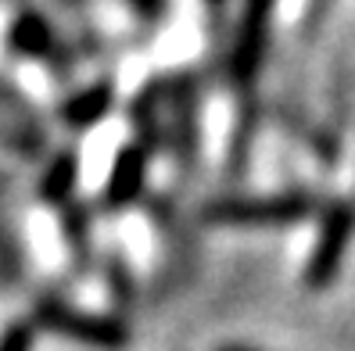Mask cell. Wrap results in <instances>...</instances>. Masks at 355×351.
<instances>
[{
	"mask_svg": "<svg viewBox=\"0 0 355 351\" xmlns=\"http://www.w3.org/2000/svg\"><path fill=\"white\" fill-rule=\"evenodd\" d=\"M320 208V201L312 194H269V197H226L216 201L205 208L208 222H219V226H291V222H302L312 212Z\"/></svg>",
	"mask_w": 355,
	"mask_h": 351,
	"instance_id": "cell-1",
	"label": "cell"
},
{
	"mask_svg": "<svg viewBox=\"0 0 355 351\" xmlns=\"http://www.w3.org/2000/svg\"><path fill=\"white\" fill-rule=\"evenodd\" d=\"M355 237V208L348 201H334L323 226H320V240L312 247V258L305 265V287L309 291H323V287L334 283V276L341 273L345 265V251Z\"/></svg>",
	"mask_w": 355,
	"mask_h": 351,
	"instance_id": "cell-2",
	"label": "cell"
},
{
	"mask_svg": "<svg viewBox=\"0 0 355 351\" xmlns=\"http://www.w3.org/2000/svg\"><path fill=\"white\" fill-rule=\"evenodd\" d=\"M36 316L44 326L58 330V334H65L79 344H90V348H101V351H126L130 348V330L119 319L76 312V308L61 305V301H44Z\"/></svg>",
	"mask_w": 355,
	"mask_h": 351,
	"instance_id": "cell-3",
	"label": "cell"
},
{
	"mask_svg": "<svg viewBox=\"0 0 355 351\" xmlns=\"http://www.w3.org/2000/svg\"><path fill=\"white\" fill-rule=\"evenodd\" d=\"M269 18H273V0H248L241 26L234 36V47H230V79L237 87H248L266 57V44H269Z\"/></svg>",
	"mask_w": 355,
	"mask_h": 351,
	"instance_id": "cell-4",
	"label": "cell"
},
{
	"mask_svg": "<svg viewBox=\"0 0 355 351\" xmlns=\"http://www.w3.org/2000/svg\"><path fill=\"white\" fill-rule=\"evenodd\" d=\"M148 143H130L119 151L112 176L104 183V208H126L130 201L140 197L144 179H148Z\"/></svg>",
	"mask_w": 355,
	"mask_h": 351,
	"instance_id": "cell-5",
	"label": "cell"
},
{
	"mask_svg": "<svg viewBox=\"0 0 355 351\" xmlns=\"http://www.w3.org/2000/svg\"><path fill=\"white\" fill-rule=\"evenodd\" d=\"M8 47L15 54H22V57H51L58 51V39H54V33L47 26V18L26 11V15H18L15 22H11Z\"/></svg>",
	"mask_w": 355,
	"mask_h": 351,
	"instance_id": "cell-6",
	"label": "cell"
},
{
	"mask_svg": "<svg viewBox=\"0 0 355 351\" xmlns=\"http://www.w3.org/2000/svg\"><path fill=\"white\" fill-rule=\"evenodd\" d=\"M112 105H115V90L108 87V82H97V87L76 93L69 105L61 108V118H65L72 129H90L112 111Z\"/></svg>",
	"mask_w": 355,
	"mask_h": 351,
	"instance_id": "cell-7",
	"label": "cell"
},
{
	"mask_svg": "<svg viewBox=\"0 0 355 351\" xmlns=\"http://www.w3.org/2000/svg\"><path fill=\"white\" fill-rule=\"evenodd\" d=\"M76 187V154H58L51 172L44 176V201L47 204H61Z\"/></svg>",
	"mask_w": 355,
	"mask_h": 351,
	"instance_id": "cell-8",
	"label": "cell"
},
{
	"mask_svg": "<svg viewBox=\"0 0 355 351\" xmlns=\"http://www.w3.org/2000/svg\"><path fill=\"white\" fill-rule=\"evenodd\" d=\"M33 337L36 330L29 323H15L0 334V351H33Z\"/></svg>",
	"mask_w": 355,
	"mask_h": 351,
	"instance_id": "cell-9",
	"label": "cell"
},
{
	"mask_svg": "<svg viewBox=\"0 0 355 351\" xmlns=\"http://www.w3.org/2000/svg\"><path fill=\"white\" fill-rule=\"evenodd\" d=\"M327 8H330V0H309V11H305V22H302V36H305V39L320 29Z\"/></svg>",
	"mask_w": 355,
	"mask_h": 351,
	"instance_id": "cell-10",
	"label": "cell"
},
{
	"mask_svg": "<svg viewBox=\"0 0 355 351\" xmlns=\"http://www.w3.org/2000/svg\"><path fill=\"white\" fill-rule=\"evenodd\" d=\"M133 8H140L144 15H158L162 11V0H133Z\"/></svg>",
	"mask_w": 355,
	"mask_h": 351,
	"instance_id": "cell-11",
	"label": "cell"
},
{
	"mask_svg": "<svg viewBox=\"0 0 355 351\" xmlns=\"http://www.w3.org/2000/svg\"><path fill=\"white\" fill-rule=\"evenodd\" d=\"M216 351H255V348H248V344H223V348H216Z\"/></svg>",
	"mask_w": 355,
	"mask_h": 351,
	"instance_id": "cell-12",
	"label": "cell"
},
{
	"mask_svg": "<svg viewBox=\"0 0 355 351\" xmlns=\"http://www.w3.org/2000/svg\"><path fill=\"white\" fill-rule=\"evenodd\" d=\"M208 4H223V0H208Z\"/></svg>",
	"mask_w": 355,
	"mask_h": 351,
	"instance_id": "cell-13",
	"label": "cell"
}]
</instances>
